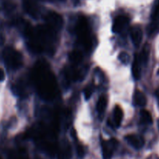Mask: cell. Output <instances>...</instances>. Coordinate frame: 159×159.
<instances>
[{
  "label": "cell",
  "instance_id": "cell-1",
  "mask_svg": "<svg viewBox=\"0 0 159 159\" xmlns=\"http://www.w3.org/2000/svg\"><path fill=\"white\" fill-rule=\"evenodd\" d=\"M34 79L39 94L45 99L55 96L56 89L55 79L46 64L40 62L34 69Z\"/></svg>",
  "mask_w": 159,
  "mask_h": 159
},
{
  "label": "cell",
  "instance_id": "cell-2",
  "mask_svg": "<svg viewBox=\"0 0 159 159\" xmlns=\"http://www.w3.org/2000/svg\"><path fill=\"white\" fill-rule=\"evenodd\" d=\"M4 58L8 66L12 69H17L23 65L21 54L12 48H7L5 51Z\"/></svg>",
  "mask_w": 159,
  "mask_h": 159
},
{
  "label": "cell",
  "instance_id": "cell-3",
  "mask_svg": "<svg viewBox=\"0 0 159 159\" xmlns=\"http://www.w3.org/2000/svg\"><path fill=\"white\" fill-rule=\"evenodd\" d=\"M45 26L53 32L56 33L62 28L63 24L62 17L55 12H49L45 17Z\"/></svg>",
  "mask_w": 159,
  "mask_h": 159
},
{
  "label": "cell",
  "instance_id": "cell-4",
  "mask_svg": "<svg viewBox=\"0 0 159 159\" xmlns=\"http://www.w3.org/2000/svg\"><path fill=\"white\" fill-rule=\"evenodd\" d=\"M118 146V141L115 139H111L108 141H101V149L104 159H111L113 155L114 151Z\"/></svg>",
  "mask_w": 159,
  "mask_h": 159
},
{
  "label": "cell",
  "instance_id": "cell-5",
  "mask_svg": "<svg viewBox=\"0 0 159 159\" xmlns=\"http://www.w3.org/2000/svg\"><path fill=\"white\" fill-rule=\"evenodd\" d=\"M129 17L126 15H119L115 17L112 23V30L114 33H121L129 23Z\"/></svg>",
  "mask_w": 159,
  "mask_h": 159
},
{
  "label": "cell",
  "instance_id": "cell-6",
  "mask_svg": "<svg viewBox=\"0 0 159 159\" xmlns=\"http://www.w3.org/2000/svg\"><path fill=\"white\" fill-rule=\"evenodd\" d=\"M130 37L132 43L135 47H139L143 39V31L141 27L138 25L133 26L130 29Z\"/></svg>",
  "mask_w": 159,
  "mask_h": 159
},
{
  "label": "cell",
  "instance_id": "cell-7",
  "mask_svg": "<svg viewBox=\"0 0 159 159\" xmlns=\"http://www.w3.org/2000/svg\"><path fill=\"white\" fill-rule=\"evenodd\" d=\"M125 139L130 144L132 148L136 149H140L144 145V139L143 137L137 134H129L126 135Z\"/></svg>",
  "mask_w": 159,
  "mask_h": 159
},
{
  "label": "cell",
  "instance_id": "cell-8",
  "mask_svg": "<svg viewBox=\"0 0 159 159\" xmlns=\"http://www.w3.org/2000/svg\"><path fill=\"white\" fill-rule=\"evenodd\" d=\"M141 67L142 63L140 61V57L139 54H136L134 56L133 61H132V76L136 80L140 79V76H141Z\"/></svg>",
  "mask_w": 159,
  "mask_h": 159
},
{
  "label": "cell",
  "instance_id": "cell-9",
  "mask_svg": "<svg viewBox=\"0 0 159 159\" xmlns=\"http://www.w3.org/2000/svg\"><path fill=\"white\" fill-rule=\"evenodd\" d=\"M25 11L33 17H37L38 15L39 9L37 5L32 0H26L23 3Z\"/></svg>",
  "mask_w": 159,
  "mask_h": 159
},
{
  "label": "cell",
  "instance_id": "cell-10",
  "mask_svg": "<svg viewBox=\"0 0 159 159\" xmlns=\"http://www.w3.org/2000/svg\"><path fill=\"white\" fill-rule=\"evenodd\" d=\"M123 118V111L119 106H115L113 110V124L115 127H118L122 124Z\"/></svg>",
  "mask_w": 159,
  "mask_h": 159
},
{
  "label": "cell",
  "instance_id": "cell-11",
  "mask_svg": "<svg viewBox=\"0 0 159 159\" xmlns=\"http://www.w3.org/2000/svg\"><path fill=\"white\" fill-rule=\"evenodd\" d=\"M133 103L139 107H144L147 104V98L140 90H135L133 94Z\"/></svg>",
  "mask_w": 159,
  "mask_h": 159
},
{
  "label": "cell",
  "instance_id": "cell-12",
  "mask_svg": "<svg viewBox=\"0 0 159 159\" xmlns=\"http://www.w3.org/2000/svg\"><path fill=\"white\" fill-rule=\"evenodd\" d=\"M150 51H151V48H150V45L148 43H145L143 45V48H142V51L140 52V61H141L142 65H147L149 60V56H150Z\"/></svg>",
  "mask_w": 159,
  "mask_h": 159
},
{
  "label": "cell",
  "instance_id": "cell-13",
  "mask_svg": "<svg viewBox=\"0 0 159 159\" xmlns=\"http://www.w3.org/2000/svg\"><path fill=\"white\" fill-rule=\"evenodd\" d=\"M108 104V99L105 96H101L97 102V111L100 115H102L104 113Z\"/></svg>",
  "mask_w": 159,
  "mask_h": 159
},
{
  "label": "cell",
  "instance_id": "cell-14",
  "mask_svg": "<svg viewBox=\"0 0 159 159\" xmlns=\"http://www.w3.org/2000/svg\"><path fill=\"white\" fill-rule=\"evenodd\" d=\"M69 58H70V61L74 65H77L80 62L82 61L83 59V54L80 51H73L69 55Z\"/></svg>",
  "mask_w": 159,
  "mask_h": 159
},
{
  "label": "cell",
  "instance_id": "cell-15",
  "mask_svg": "<svg viewBox=\"0 0 159 159\" xmlns=\"http://www.w3.org/2000/svg\"><path fill=\"white\" fill-rule=\"evenodd\" d=\"M140 121H141L143 124H152L153 122L152 116H151V113H150L147 110H142L141 111H140Z\"/></svg>",
  "mask_w": 159,
  "mask_h": 159
},
{
  "label": "cell",
  "instance_id": "cell-16",
  "mask_svg": "<svg viewBox=\"0 0 159 159\" xmlns=\"http://www.w3.org/2000/svg\"><path fill=\"white\" fill-rule=\"evenodd\" d=\"M118 58V60L120 61V62L125 65H127L129 63V61H130V57H129V54L125 52V51H123V52L119 53Z\"/></svg>",
  "mask_w": 159,
  "mask_h": 159
},
{
  "label": "cell",
  "instance_id": "cell-17",
  "mask_svg": "<svg viewBox=\"0 0 159 159\" xmlns=\"http://www.w3.org/2000/svg\"><path fill=\"white\" fill-rule=\"evenodd\" d=\"M92 94H93V86L90 85H87L84 90V98H85L86 100H88L90 98V96H92Z\"/></svg>",
  "mask_w": 159,
  "mask_h": 159
},
{
  "label": "cell",
  "instance_id": "cell-18",
  "mask_svg": "<svg viewBox=\"0 0 159 159\" xmlns=\"http://www.w3.org/2000/svg\"><path fill=\"white\" fill-rule=\"evenodd\" d=\"M76 152H77V155L80 158H83L85 155V150H84V147L80 144H78L76 146Z\"/></svg>",
  "mask_w": 159,
  "mask_h": 159
},
{
  "label": "cell",
  "instance_id": "cell-19",
  "mask_svg": "<svg viewBox=\"0 0 159 159\" xmlns=\"http://www.w3.org/2000/svg\"><path fill=\"white\" fill-rule=\"evenodd\" d=\"M5 79V72L2 68H0V82L3 81V79Z\"/></svg>",
  "mask_w": 159,
  "mask_h": 159
},
{
  "label": "cell",
  "instance_id": "cell-20",
  "mask_svg": "<svg viewBox=\"0 0 159 159\" xmlns=\"http://www.w3.org/2000/svg\"><path fill=\"white\" fill-rule=\"evenodd\" d=\"M155 96H156V98H157V103H158V105H159V88L157 89V90H156V92H155Z\"/></svg>",
  "mask_w": 159,
  "mask_h": 159
},
{
  "label": "cell",
  "instance_id": "cell-21",
  "mask_svg": "<svg viewBox=\"0 0 159 159\" xmlns=\"http://www.w3.org/2000/svg\"><path fill=\"white\" fill-rule=\"evenodd\" d=\"M72 2H73V3L75 6H77V5L80 2V0H72Z\"/></svg>",
  "mask_w": 159,
  "mask_h": 159
},
{
  "label": "cell",
  "instance_id": "cell-22",
  "mask_svg": "<svg viewBox=\"0 0 159 159\" xmlns=\"http://www.w3.org/2000/svg\"><path fill=\"white\" fill-rule=\"evenodd\" d=\"M56 1H59V2H63V1H65V0H56Z\"/></svg>",
  "mask_w": 159,
  "mask_h": 159
},
{
  "label": "cell",
  "instance_id": "cell-23",
  "mask_svg": "<svg viewBox=\"0 0 159 159\" xmlns=\"http://www.w3.org/2000/svg\"><path fill=\"white\" fill-rule=\"evenodd\" d=\"M157 126H158V127H159V120H157Z\"/></svg>",
  "mask_w": 159,
  "mask_h": 159
},
{
  "label": "cell",
  "instance_id": "cell-24",
  "mask_svg": "<svg viewBox=\"0 0 159 159\" xmlns=\"http://www.w3.org/2000/svg\"><path fill=\"white\" fill-rule=\"evenodd\" d=\"M157 74L159 75V69H158V71H157Z\"/></svg>",
  "mask_w": 159,
  "mask_h": 159
},
{
  "label": "cell",
  "instance_id": "cell-25",
  "mask_svg": "<svg viewBox=\"0 0 159 159\" xmlns=\"http://www.w3.org/2000/svg\"><path fill=\"white\" fill-rule=\"evenodd\" d=\"M0 159H1V158H0Z\"/></svg>",
  "mask_w": 159,
  "mask_h": 159
}]
</instances>
